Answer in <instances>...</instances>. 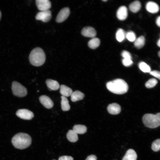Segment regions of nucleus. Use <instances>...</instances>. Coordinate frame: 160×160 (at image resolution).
Here are the masks:
<instances>
[{"instance_id": "f257e3e1", "label": "nucleus", "mask_w": 160, "mask_h": 160, "mask_svg": "<svg viewBox=\"0 0 160 160\" xmlns=\"http://www.w3.org/2000/svg\"><path fill=\"white\" fill-rule=\"evenodd\" d=\"M32 142L31 137L26 133L20 132L15 135L12 139V143L16 148L23 149L30 145Z\"/></svg>"}, {"instance_id": "f03ea898", "label": "nucleus", "mask_w": 160, "mask_h": 160, "mask_svg": "<svg viewBox=\"0 0 160 160\" xmlns=\"http://www.w3.org/2000/svg\"><path fill=\"white\" fill-rule=\"evenodd\" d=\"M106 86L110 91L117 94H124L128 89L127 83L121 79H117L109 81L106 84Z\"/></svg>"}, {"instance_id": "7ed1b4c3", "label": "nucleus", "mask_w": 160, "mask_h": 160, "mask_svg": "<svg viewBox=\"0 0 160 160\" xmlns=\"http://www.w3.org/2000/svg\"><path fill=\"white\" fill-rule=\"evenodd\" d=\"M45 60L44 52L40 47L34 49L29 55L30 62L33 66H39L42 65L44 63Z\"/></svg>"}, {"instance_id": "20e7f679", "label": "nucleus", "mask_w": 160, "mask_h": 160, "mask_svg": "<svg viewBox=\"0 0 160 160\" xmlns=\"http://www.w3.org/2000/svg\"><path fill=\"white\" fill-rule=\"evenodd\" d=\"M142 120L144 124L148 127H157L160 125V113H159L156 114H146L143 116Z\"/></svg>"}, {"instance_id": "39448f33", "label": "nucleus", "mask_w": 160, "mask_h": 160, "mask_svg": "<svg viewBox=\"0 0 160 160\" xmlns=\"http://www.w3.org/2000/svg\"><path fill=\"white\" fill-rule=\"evenodd\" d=\"M12 89L14 95L18 97H24L27 94V91L26 88L16 81L12 82Z\"/></svg>"}, {"instance_id": "423d86ee", "label": "nucleus", "mask_w": 160, "mask_h": 160, "mask_svg": "<svg viewBox=\"0 0 160 160\" xmlns=\"http://www.w3.org/2000/svg\"><path fill=\"white\" fill-rule=\"evenodd\" d=\"M51 17V12L49 10L39 12L36 14L35 18L36 20L46 23L49 21Z\"/></svg>"}, {"instance_id": "0eeeda50", "label": "nucleus", "mask_w": 160, "mask_h": 160, "mask_svg": "<svg viewBox=\"0 0 160 160\" xmlns=\"http://www.w3.org/2000/svg\"><path fill=\"white\" fill-rule=\"evenodd\" d=\"M16 115L20 118L25 120H31L34 117V114L32 112L25 109L18 110Z\"/></svg>"}, {"instance_id": "6e6552de", "label": "nucleus", "mask_w": 160, "mask_h": 160, "mask_svg": "<svg viewBox=\"0 0 160 160\" xmlns=\"http://www.w3.org/2000/svg\"><path fill=\"white\" fill-rule=\"evenodd\" d=\"M70 14V10L68 8L65 7L62 9L57 16L56 21L58 23L63 22L67 18Z\"/></svg>"}, {"instance_id": "1a4fd4ad", "label": "nucleus", "mask_w": 160, "mask_h": 160, "mask_svg": "<svg viewBox=\"0 0 160 160\" xmlns=\"http://www.w3.org/2000/svg\"><path fill=\"white\" fill-rule=\"evenodd\" d=\"M36 4L37 8L40 11L49 10L51 6V2L48 0H36Z\"/></svg>"}, {"instance_id": "9d476101", "label": "nucleus", "mask_w": 160, "mask_h": 160, "mask_svg": "<svg viewBox=\"0 0 160 160\" xmlns=\"http://www.w3.org/2000/svg\"><path fill=\"white\" fill-rule=\"evenodd\" d=\"M39 100L41 103L47 108H51L54 105L53 101L49 97L46 95L41 96L39 98Z\"/></svg>"}, {"instance_id": "9b49d317", "label": "nucleus", "mask_w": 160, "mask_h": 160, "mask_svg": "<svg viewBox=\"0 0 160 160\" xmlns=\"http://www.w3.org/2000/svg\"><path fill=\"white\" fill-rule=\"evenodd\" d=\"M81 34L84 36L93 38L96 35V31L93 27L88 26L84 28L82 30Z\"/></svg>"}, {"instance_id": "f8f14e48", "label": "nucleus", "mask_w": 160, "mask_h": 160, "mask_svg": "<svg viewBox=\"0 0 160 160\" xmlns=\"http://www.w3.org/2000/svg\"><path fill=\"white\" fill-rule=\"evenodd\" d=\"M128 15L127 8L125 6L120 7L116 12L117 18L121 20H124L127 18Z\"/></svg>"}, {"instance_id": "ddd939ff", "label": "nucleus", "mask_w": 160, "mask_h": 160, "mask_svg": "<svg viewBox=\"0 0 160 160\" xmlns=\"http://www.w3.org/2000/svg\"><path fill=\"white\" fill-rule=\"evenodd\" d=\"M107 110L109 113L113 115L119 113L121 111L120 105L116 103L110 104L107 107Z\"/></svg>"}, {"instance_id": "4468645a", "label": "nucleus", "mask_w": 160, "mask_h": 160, "mask_svg": "<svg viewBox=\"0 0 160 160\" xmlns=\"http://www.w3.org/2000/svg\"><path fill=\"white\" fill-rule=\"evenodd\" d=\"M146 9L147 10L152 13H156L159 11V8L158 5L153 1H149L146 4Z\"/></svg>"}, {"instance_id": "2eb2a0df", "label": "nucleus", "mask_w": 160, "mask_h": 160, "mask_svg": "<svg viewBox=\"0 0 160 160\" xmlns=\"http://www.w3.org/2000/svg\"><path fill=\"white\" fill-rule=\"evenodd\" d=\"M137 155L133 149H130L127 151L122 160H137Z\"/></svg>"}, {"instance_id": "dca6fc26", "label": "nucleus", "mask_w": 160, "mask_h": 160, "mask_svg": "<svg viewBox=\"0 0 160 160\" xmlns=\"http://www.w3.org/2000/svg\"><path fill=\"white\" fill-rule=\"evenodd\" d=\"M47 87L50 90H56L60 88V85L56 81L48 79L46 81Z\"/></svg>"}, {"instance_id": "f3484780", "label": "nucleus", "mask_w": 160, "mask_h": 160, "mask_svg": "<svg viewBox=\"0 0 160 160\" xmlns=\"http://www.w3.org/2000/svg\"><path fill=\"white\" fill-rule=\"evenodd\" d=\"M60 88V93L62 96L65 97L71 96L73 92L71 88L63 84L61 85Z\"/></svg>"}, {"instance_id": "a211bd4d", "label": "nucleus", "mask_w": 160, "mask_h": 160, "mask_svg": "<svg viewBox=\"0 0 160 160\" xmlns=\"http://www.w3.org/2000/svg\"><path fill=\"white\" fill-rule=\"evenodd\" d=\"M84 94L79 90L73 92L71 95V100L73 102L82 100L84 97Z\"/></svg>"}, {"instance_id": "6ab92c4d", "label": "nucleus", "mask_w": 160, "mask_h": 160, "mask_svg": "<svg viewBox=\"0 0 160 160\" xmlns=\"http://www.w3.org/2000/svg\"><path fill=\"white\" fill-rule=\"evenodd\" d=\"M66 137L68 140L71 142H75L78 140L77 134L73 130H70L68 131Z\"/></svg>"}, {"instance_id": "aec40b11", "label": "nucleus", "mask_w": 160, "mask_h": 160, "mask_svg": "<svg viewBox=\"0 0 160 160\" xmlns=\"http://www.w3.org/2000/svg\"><path fill=\"white\" fill-rule=\"evenodd\" d=\"M73 130L77 134H82L86 132L87 128L83 125L76 124L73 127Z\"/></svg>"}, {"instance_id": "412c9836", "label": "nucleus", "mask_w": 160, "mask_h": 160, "mask_svg": "<svg viewBox=\"0 0 160 160\" xmlns=\"http://www.w3.org/2000/svg\"><path fill=\"white\" fill-rule=\"evenodd\" d=\"M141 7V4L140 1H136L130 4L129 8L130 10L134 13H136L139 11Z\"/></svg>"}, {"instance_id": "4be33fe9", "label": "nucleus", "mask_w": 160, "mask_h": 160, "mask_svg": "<svg viewBox=\"0 0 160 160\" xmlns=\"http://www.w3.org/2000/svg\"><path fill=\"white\" fill-rule=\"evenodd\" d=\"M100 41L97 38L94 37L90 39L88 43V46L91 49H94L97 48L100 45Z\"/></svg>"}, {"instance_id": "5701e85b", "label": "nucleus", "mask_w": 160, "mask_h": 160, "mask_svg": "<svg viewBox=\"0 0 160 160\" xmlns=\"http://www.w3.org/2000/svg\"><path fill=\"white\" fill-rule=\"evenodd\" d=\"M61 106L63 111H67L70 108V106L69 103V101L66 97L62 96H61Z\"/></svg>"}, {"instance_id": "b1692460", "label": "nucleus", "mask_w": 160, "mask_h": 160, "mask_svg": "<svg viewBox=\"0 0 160 160\" xmlns=\"http://www.w3.org/2000/svg\"><path fill=\"white\" fill-rule=\"evenodd\" d=\"M126 33L123 29H119L116 34V40L119 42L122 41L126 38Z\"/></svg>"}, {"instance_id": "393cba45", "label": "nucleus", "mask_w": 160, "mask_h": 160, "mask_svg": "<svg viewBox=\"0 0 160 160\" xmlns=\"http://www.w3.org/2000/svg\"><path fill=\"white\" fill-rule=\"evenodd\" d=\"M134 42V45L135 47L138 49H140L144 45L145 43V38L143 36H141L136 39Z\"/></svg>"}, {"instance_id": "a878e982", "label": "nucleus", "mask_w": 160, "mask_h": 160, "mask_svg": "<svg viewBox=\"0 0 160 160\" xmlns=\"http://www.w3.org/2000/svg\"><path fill=\"white\" fill-rule=\"evenodd\" d=\"M139 67L141 71L144 73H150L151 71V68L150 66L143 62L139 63Z\"/></svg>"}, {"instance_id": "bb28decb", "label": "nucleus", "mask_w": 160, "mask_h": 160, "mask_svg": "<svg viewBox=\"0 0 160 160\" xmlns=\"http://www.w3.org/2000/svg\"><path fill=\"white\" fill-rule=\"evenodd\" d=\"M160 148V139H157L154 141L152 143L151 148L154 151H159Z\"/></svg>"}, {"instance_id": "cd10ccee", "label": "nucleus", "mask_w": 160, "mask_h": 160, "mask_svg": "<svg viewBox=\"0 0 160 160\" xmlns=\"http://www.w3.org/2000/svg\"><path fill=\"white\" fill-rule=\"evenodd\" d=\"M156 79L154 78H152L149 80L145 84V87L148 88H151L154 87L157 83Z\"/></svg>"}, {"instance_id": "c85d7f7f", "label": "nucleus", "mask_w": 160, "mask_h": 160, "mask_svg": "<svg viewBox=\"0 0 160 160\" xmlns=\"http://www.w3.org/2000/svg\"><path fill=\"white\" fill-rule=\"evenodd\" d=\"M126 38L130 42H134L136 39L135 34L132 31H129L126 33Z\"/></svg>"}, {"instance_id": "c756f323", "label": "nucleus", "mask_w": 160, "mask_h": 160, "mask_svg": "<svg viewBox=\"0 0 160 160\" xmlns=\"http://www.w3.org/2000/svg\"><path fill=\"white\" fill-rule=\"evenodd\" d=\"M122 56L125 59H132V56L130 53L128 51L126 50L123 51L121 53Z\"/></svg>"}, {"instance_id": "7c9ffc66", "label": "nucleus", "mask_w": 160, "mask_h": 160, "mask_svg": "<svg viewBox=\"0 0 160 160\" xmlns=\"http://www.w3.org/2000/svg\"><path fill=\"white\" fill-rule=\"evenodd\" d=\"M123 64L126 67L131 66L133 62L131 59H123L122 60Z\"/></svg>"}, {"instance_id": "2f4dec72", "label": "nucleus", "mask_w": 160, "mask_h": 160, "mask_svg": "<svg viewBox=\"0 0 160 160\" xmlns=\"http://www.w3.org/2000/svg\"><path fill=\"white\" fill-rule=\"evenodd\" d=\"M150 73L151 75L160 79V73L159 71L156 70L151 71L150 72Z\"/></svg>"}, {"instance_id": "473e14b6", "label": "nucleus", "mask_w": 160, "mask_h": 160, "mask_svg": "<svg viewBox=\"0 0 160 160\" xmlns=\"http://www.w3.org/2000/svg\"><path fill=\"white\" fill-rule=\"evenodd\" d=\"M58 160H73V159L71 156H63L60 157Z\"/></svg>"}, {"instance_id": "72a5a7b5", "label": "nucleus", "mask_w": 160, "mask_h": 160, "mask_svg": "<svg viewBox=\"0 0 160 160\" xmlns=\"http://www.w3.org/2000/svg\"><path fill=\"white\" fill-rule=\"evenodd\" d=\"M85 160H97V158L95 155H91L88 156Z\"/></svg>"}, {"instance_id": "f704fd0d", "label": "nucleus", "mask_w": 160, "mask_h": 160, "mask_svg": "<svg viewBox=\"0 0 160 160\" xmlns=\"http://www.w3.org/2000/svg\"><path fill=\"white\" fill-rule=\"evenodd\" d=\"M156 23L157 25L159 26H160V17L159 16L157 18L156 21Z\"/></svg>"}, {"instance_id": "c9c22d12", "label": "nucleus", "mask_w": 160, "mask_h": 160, "mask_svg": "<svg viewBox=\"0 0 160 160\" xmlns=\"http://www.w3.org/2000/svg\"><path fill=\"white\" fill-rule=\"evenodd\" d=\"M157 45L159 47H160V39H159L157 42Z\"/></svg>"}, {"instance_id": "e433bc0d", "label": "nucleus", "mask_w": 160, "mask_h": 160, "mask_svg": "<svg viewBox=\"0 0 160 160\" xmlns=\"http://www.w3.org/2000/svg\"><path fill=\"white\" fill-rule=\"evenodd\" d=\"M1 11H0V20H1Z\"/></svg>"}, {"instance_id": "4c0bfd02", "label": "nucleus", "mask_w": 160, "mask_h": 160, "mask_svg": "<svg viewBox=\"0 0 160 160\" xmlns=\"http://www.w3.org/2000/svg\"><path fill=\"white\" fill-rule=\"evenodd\" d=\"M158 55H159V56L160 57V51H159L158 52Z\"/></svg>"}, {"instance_id": "58836bf2", "label": "nucleus", "mask_w": 160, "mask_h": 160, "mask_svg": "<svg viewBox=\"0 0 160 160\" xmlns=\"http://www.w3.org/2000/svg\"><path fill=\"white\" fill-rule=\"evenodd\" d=\"M103 1H107V0H103Z\"/></svg>"}, {"instance_id": "ea45409f", "label": "nucleus", "mask_w": 160, "mask_h": 160, "mask_svg": "<svg viewBox=\"0 0 160 160\" xmlns=\"http://www.w3.org/2000/svg\"><path fill=\"white\" fill-rule=\"evenodd\" d=\"M55 160V159H53V160Z\"/></svg>"}]
</instances>
